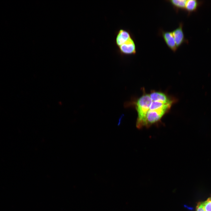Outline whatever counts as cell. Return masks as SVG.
<instances>
[{
	"mask_svg": "<svg viewBox=\"0 0 211 211\" xmlns=\"http://www.w3.org/2000/svg\"><path fill=\"white\" fill-rule=\"evenodd\" d=\"M115 44L118 53L121 56L135 55L136 44L133 37L129 30L120 28L115 32Z\"/></svg>",
	"mask_w": 211,
	"mask_h": 211,
	"instance_id": "6da1fadb",
	"label": "cell"
},
{
	"mask_svg": "<svg viewBox=\"0 0 211 211\" xmlns=\"http://www.w3.org/2000/svg\"><path fill=\"white\" fill-rule=\"evenodd\" d=\"M152 102L149 94L144 93L136 100H131L124 103L125 108L134 106L137 113L136 126L139 129L143 128V123L147 112Z\"/></svg>",
	"mask_w": 211,
	"mask_h": 211,
	"instance_id": "7a4b0ae2",
	"label": "cell"
},
{
	"mask_svg": "<svg viewBox=\"0 0 211 211\" xmlns=\"http://www.w3.org/2000/svg\"><path fill=\"white\" fill-rule=\"evenodd\" d=\"M183 27V23L181 22L179 23L178 26L172 31L177 48L183 43L188 42V40L185 38Z\"/></svg>",
	"mask_w": 211,
	"mask_h": 211,
	"instance_id": "3957f363",
	"label": "cell"
},
{
	"mask_svg": "<svg viewBox=\"0 0 211 211\" xmlns=\"http://www.w3.org/2000/svg\"><path fill=\"white\" fill-rule=\"evenodd\" d=\"M161 33L167 46L173 52H176L178 48L172 31H164L161 30Z\"/></svg>",
	"mask_w": 211,
	"mask_h": 211,
	"instance_id": "277c9868",
	"label": "cell"
},
{
	"mask_svg": "<svg viewBox=\"0 0 211 211\" xmlns=\"http://www.w3.org/2000/svg\"><path fill=\"white\" fill-rule=\"evenodd\" d=\"M149 94L153 101L161 102L164 103L172 104L174 100L170 98L164 93L159 91H152Z\"/></svg>",
	"mask_w": 211,
	"mask_h": 211,
	"instance_id": "5b68a950",
	"label": "cell"
},
{
	"mask_svg": "<svg viewBox=\"0 0 211 211\" xmlns=\"http://www.w3.org/2000/svg\"><path fill=\"white\" fill-rule=\"evenodd\" d=\"M203 3L202 1L197 0H187L185 10L190 15L196 11Z\"/></svg>",
	"mask_w": 211,
	"mask_h": 211,
	"instance_id": "8992f818",
	"label": "cell"
},
{
	"mask_svg": "<svg viewBox=\"0 0 211 211\" xmlns=\"http://www.w3.org/2000/svg\"><path fill=\"white\" fill-rule=\"evenodd\" d=\"M187 0H170L167 1L170 3L176 12L180 10H185Z\"/></svg>",
	"mask_w": 211,
	"mask_h": 211,
	"instance_id": "52a82bcc",
	"label": "cell"
},
{
	"mask_svg": "<svg viewBox=\"0 0 211 211\" xmlns=\"http://www.w3.org/2000/svg\"><path fill=\"white\" fill-rule=\"evenodd\" d=\"M203 205L205 211H211V200L209 198L203 202Z\"/></svg>",
	"mask_w": 211,
	"mask_h": 211,
	"instance_id": "ba28073f",
	"label": "cell"
},
{
	"mask_svg": "<svg viewBox=\"0 0 211 211\" xmlns=\"http://www.w3.org/2000/svg\"><path fill=\"white\" fill-rule=\"evenodd\" d=\"M196 211H205L203 207V202H200L198 204Z\"/></svg>",
	"mask_w": 211,
	"mask_h": 211,
	"instance_id": "9c48e42d",
	"label": "cell"
},
{
	"mask_svg": "<svg viewBox=\"0 0 211 211\" xmlns=\"http://www.w3.org/2000/svg\"><path fill=\"white\" fill-rule=\"evenodd\" d=\"M209 198L210 199V200H211V197H210V198Z\"/></svg>",
	"mask_w": 211,
	"mask_h": 211,
	"instance_id": "30bf717a",
	"label": "cell"
}]
</instances>
